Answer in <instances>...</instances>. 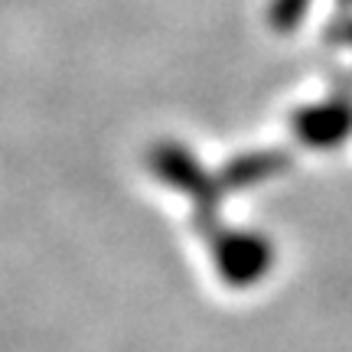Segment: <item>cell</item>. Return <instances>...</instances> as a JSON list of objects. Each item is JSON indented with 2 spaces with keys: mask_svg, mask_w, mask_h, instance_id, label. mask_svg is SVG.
I'll return each instance as SVG.
<instances>
[{
  "mask_svg": "<svg viewBox=\"0 0 352 352\" xmlns=\"http://www.w3.org/2000/svg\"><path fill=\"white\" fill-rule=\"evenodd\" d=\"M284 170H290V153H284V151L245 153V157L232 160V164L222 170L219 186L245 189V186H254V183H264V179H271V176H277V173H284Z\"/></svg>",
  "mask_w": 352,
  "mask_h": 352,
  "instance_id": "cell-4",
  "label": "cell"
},
{
  "mask_svg": "<svg viewBox=\"0 0 352 352\" xmlns=\"http://www.w3.org/2000/svg\"><path fill=\"white\" fill-rule=\"evenodd\" d=\"M294 134L307 147H336L352 134V98L320 101L294 114Z\"/></svg>",
  "mask_w": 352,
  "mask_h": 352,
  "instance_id": "cell-3",
  "label": "cell"
},
{
  "mask_svg": "<svg viewBox=\"0 0 352 352\" xmlns=\"http://www.w3.org/2000/svg\"><path fill=\"white\" fill-rule=\"evenodd\" d=\"M153 170H157L160 179H166L170 186L186 192L189 199L196 202V226L206 235H212L215 228H219L215 226V209H219L222 186L183 147H173V144H166V147H160V151L153 153Z\"/></svg>",
  "mask_w": 352,
  "mask_h": 352,
  "instance_id": "cell-2",
  "label": "cell"
},
{
  "mask_svg": "<svg viewBox=\"0 0 352 352\" xmlns=\"http://www.w3.org/2000/svg\"><path fill=\"white\" fill-rule=\"evenodd\" d=\"M342 3H352V0H342Z\"/></svg>",
  "mask_w": 352,
  "mask_h": 352,
  "instance_id": "cell-7",
  "label": "cell"
},
{
  "mask_svg": "<svg viewBox=\"0 0 352 352\" xmlns=\"http://www.w3.org/2000/svg\"><path fill=\"white\" fill-rule=\"evenodd\" d=\"M307 10H310V0H274L267 10V23L277 33H290L307 16Z\"/></svg>",
  "mask_w": 352,
  "mask_h": 352,
  "instance_id": "cell-5",
  "label": "cell"
},
{
  "mask_svg": "<svg viewBox=\"0 0 352 352\" xmlns=\"http://www.w3.org/2000/svg\"><path fill=\"white\" fill-rule=\"evenodd\" d=\"M329 43H342V46H352V20L346 23H336L329 30Z\"/></svg>",
  "mask_w": 352,
  "mask_h": 352,
  "instance_id": "cell-6",
  "label": "cell"
},
{
  "mask_svg": "<svg viewBox=\"0 0 352 352\" xmlns=\"http://www.w3.org/2000/svg\"><path fill=\"white\" fill-rule=\"evenodd\" d=\"M215 271L228 287H254L274 267V245L258 232L239 228H215L209 235Z\"/></svg>",
  "mask_w": 352,
  "mask_h": 352,
  "instance_id": "cell-1",
  "label": "cell"
}]
</instances>
